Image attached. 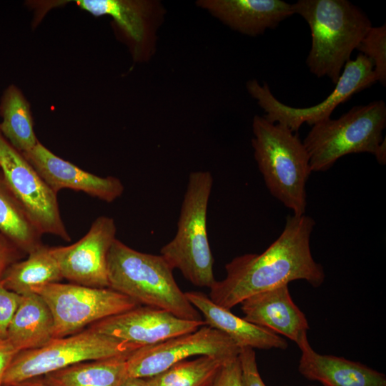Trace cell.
<instances>
[{"label": "cell", "mask_w": 386, "mask_h": 386, "mask_svg": "<svg viewBox=\"0 0 386 386\" xmlns=\"http://www.w3.org/2000/svg\"><path fill=\"white\" fill-rule=\"evenodd\" d=\"M0 232L26 254L41 247L40 232L0 172Z\"/></svg>", "instance_id": "cb8c5ba5"}, {"label": "cell", "mask_w": 386, "mask_h": 386, "mask_svg": "<svg viewBox=\"0 0 386 386\" xmlns=\"http://www.w3.org/2000/svg\"><path fill=\"white\" fill-rule=\"evenodd\" d=\"M120 386H150L145 379L138 377H127Z\"/></svg>", "instance_id": "1f68e13d"}, {"label": "cell", "mask_w": 386, "mask_h": 386, "mask_svg": "<svg viewBox=\"0 0 386 386\" xmlns=\"http://www.w3.org/2000/svg\"><path fill=\"white\" fill-rule=\"evenodd\" d=\"M298 370L324 386H386L385 375L362 363L316 352L310 344L301 350Z\"/></svg>", "instance_id": "d6986e66"}, {"label": "cell", "mask_w": 386, "mask_h": 386, "mask_svg": "<svg viewBox=\"0 0 386 386\" xmlns=\"http://www.w3.org/2000/svg\"><path fill=\"white\" fill-rule=\"evenodd\" d=\"M240 348L224 333L208 325L159 343L144 346L127 359V377L149 378L194 356H212L229 360Z\"/></svg>", "instance_id": "30bf717a"}, {"label": "cell", "mask_w": 386, "mask_h": 386, "mask_svg": "<svg viewBox=\"0 0 386 386\" xmlns=\"http://www.w3.org/2000/svg\"><path fill=\"white\" fill-rule=\"evenodd\" d=\"M294 14L307 23L312 36L306 59L310 71L335 84L354 49L372 26L365 12L347 0H299Z\"/></svg>", "instance_id": "7a4b0ae2"}, {"label": "cell", "mask_w": 386, "mask_h": 386, "mask_svg": "<svg viewBox=\"0 0 386 386\" xmlns=\"http://www.w3.org/2000/svg\"><path fill=\"white\" fill-rule=\"evenodd\" d=\"M315 225V220L305 214L288 215L280 235L262 253L237 256L225 264L226 277L215 281L209 297L230 310L254 295L295 280L320 287L325 274L311 252Z\"/></svg>", "instance_id": "6da1fadb"}, {"label": "cell", "mask_w": 386, "mask_h": 386, "mask_svg": "<svg viewBox=\"0 0 386 386\" xmlns=\"http://www.w3.org/2000/svg\"><path fill=\"white\" fill-rule=\"evenodd\" d=\"M212 185L210 172L200 170L189 174L176 234L160 250V255L172 269H179L194 286L209 289L216 281L207 229Z\"/></svg>", "instance_id": "8992f818"}, {"label": "cell", "mask_w": 386, "mask_h": 386, "mask_svg": "<svg viewBox=\"0 0 386 386\" xmlns=\"http://www.w3.org/2000/svg\"><path fill=\"white\" fill-rule=\"evenodd\" d=\"M51 312L37 294L21 296L9 324L6 340L18 351L40 347L53 338Z\"/></svg>", "instance_id": "ffe728a7"}, {"label": "cell", "mask_w": 386, "mask_h": 386, "mask_svg": "<svg viewBox=\"0 0 386 386\" xmlns=\"http://www.w3.org/2000/svg\"><path fill=\"white\" fill-rule=\"evenodd\" d=\"M26 254L0 232V281L7 269Z\"/></svg>", "instance_id": "f546056e"}, {"label": "cell", "mask_w": 386, "mask_h": 386, "mask_svg": "<svg viewBox=\"0 0 386 386\" xmlns=\"http://www.w3.org/2000/svg\"><path fill=\"white\" fill-rule=\"evenodd\" d=\"M376 81L372 61L360 53L355 59L347 62L332 93L315 106L297 108L286 105L273 95L267 83L260 84L255 79L247 81L246 86L250 96L265 112L264 117L266 119L297 132L304 123L312 126L330 118L340 104Z\"/></svg>", "instance_id": "9c48e42d"}, {"label": "cell", "mask_w": 386, "mask_h": 386, "mask_svg": "<svg viewBox=\"0 0 386 386\" xmlns=\"http://www.w3.org/2000/svg\"><path fill=\"white\" fill-rule=\"evenodd\" d=\"M22 154L56 194L63 189H69L111 203L124 192V187L117 177H102L86 172L56 156L39 142Z\"/></svg>", "instance_id": "9a60e30c"}, {"label": "cell", "mask_w": 386, "mask_h": 386, "mask_svg": "<svg viewBox=\"0 0 386 386\" xmlns=\"http://www.w3.org/2000/svg\"><path fill=\"white\" fill-rule=\"evenodd\" d=\"M19 351L7 340H0V386H3L5 373Z\"/></svg>", "instance_id": "4dcf8cb0"}, {"label": "cell", "mask_w": 386, "mask_h": 386, "mask_svg": "<svg viewBox=\"0 0 386 386\" xmlns=\"http://www.w3.org/2000/svg\"><path fill=\"white\" fill-rule=\"evenodd\" d=\"M373 64L377 81L386 85V25L371 26L357 49Z\"/></svg>", "instance_id": "484cf974"}, {"label": "cell", "mask_w": 386, "mask_h": 386, "mask_svg": "<svg viewBox=\"0 0 386 386\" xmlns=\"http://www.w3.org/2000/svg\"><path fill=\"white\" fill-rule=\"evenodd\" d=\"M109 287L139 305L166 310L181 319L201 320L160 254L139 252L117 238L107 259Z\"/></svg>", "instance_id": "3957f363"}, {"label": "cell", "mask_w": 386, "mask_h": 386, "mask_svg": "<svg viewBox=\"0 0 386 386\" xmlns=\"http://www.w3.org/2000/svg\"><path fill=\"white\" fill-rule=\"evenodd\" d=\"M240 305L247 321L289 338L300 350L310 344L308 322L292 300L288 284L254 295Z\"/></svg>", "instance_id": "2e32d148"}, {"label": "cell", "mask_w": 386, "mask_h": 386, "mask_svg": "<svg viewBox=\"0 0 386 386\" xmlns=\"http://www.w3.org/2000/svg\"><path fill=\"white\" fill-rule=\"evenodd\" d=\"M252 132L254 159L269 192L293 214H305L306 183L312 171L297 132L259 115L253 118Z\"/></svg>", "instance_id": "277c9868"}, {"label": "cell", "mask_w": 386, "mask_h": 386, "mask_svg": "<svg viewBox=\"0 0 386 386\" xmlns=\"http://www.w3.org/2000/svg\"><path fill=\"white\" fill-rule=\"evenodd\" d=\"M14 386H50L41 377L25 380Z\"/></svg>", "instance_id": "d6a6232c"}, {"label": "cell", "mask_w": 386, "mask_h": 386, "mask_svg": "<svg viewBox=\"0 0 386 386\" xmlns=\"http://www.w3.org/2000/svg\"><path fill=\"white\" fill-rule=\"evenodd\" d=\"M142 347L89 327L52 338L40 347L18 352L5 373L3 386H14L79 362L128 356Z\"/></svg>", "instance_id": "52a82bcc"}, {"label": "cell", "mask_w": 386, "mask_h": 386, "mask_svg": "<svg viewBox=\"0 0 386 386\" xmlns=\"http://www.w3.org/2000/svg\"><path fill=\"white\" fill-rule=\"evenodd\" d=\"M33 293L44 300L51 312L53 338L74 335L87 325L140 305L109 287L74 283H51L35 288Z\"/></svg>", "instance_id": "ba28073f"}, {"label": "cell", "mask_w": 386, "mask_h": 386, "mask_svg": "<svg viewBox=\"0 0 386 386\" xmlns=\"http://www.w3.org/2000/svg\"><path fill=\"white\" fill-rule=\"evenodd\" d=\"M197 4L241 34L256 36L295 14L282 0H199Z\"/></svg>", "instance_id": "e0dca14e"}, {"label": "cell", "mask_w": 386, "mask_h": 386, "mask_svg": "<svg viewBox=\"0 0 386 386\" xmlns=\"http://www.w3.org/2000/svg\"><path fill=\"white\" fill-rule=\"evenodd\" d=\"M386 105L375 100L357 105L338 119L331 117L312 125L302 141L312 172H325L342 157L355 153L373 154L386 163Z\"/></svg>", "instance_id": "5b68a950"}, {"label": "cell", "mask_w": 386, "mask_h": 386, "mask_svg": "<svg viewBox=\"0 0 386 386\" xmlns=\"http://www.w3.org/2000/svg\"><path fill=\"white\" fill-rule=\"evenodd\" d=\"M226 361L212 356H199L194 360L179 362L145 380L150 386H212L219 369Z\"/></svg>", "instance_id": "d4e9b609"}, {"label": "cell", "mask_w": 386, "mask_h": 386, "mask_svg": "<svg viewBox=\"0 0 386 386\" xmlns=\"http://www.w3.org/2000/svg\"><path fill=\"white\" fill-rule=\"evenodd\" d=\"M212 386H243L239 356L223 363Z\"/></svg>", "instance_id": "f1b7e54d"}, {"label": "cell", "mask_w": 386, "mask_h": 386, "mask_svg": "<svg viewBox=\"0 0 386 386\" xmlns=\"http://www.w3.org/2000/svg\"><path fill=\"white\" fill-rule=\"evenodd\" d=\"M203 325H206L204 320H184L162 309L139 305L96 322L89 327L144 347L194 332Z\"/></svg>", "instance_id": "5bb4252c"}, {"label": "cell", "mask_w": 386, "mask_h": 386, "mask_svg": "<svg viewBox=\"0 0 386 386\" xmlns=\"http://www.w3.org/2000/svg\"><path fill=\"white\" fill-rule=\"evenodd\" d=\"M75 3L94 16H111L130 42L136 61H147L154 54L156 33L164 16L159 1L76 0Z\"/></svg>", "instance_id": "4fadbf2b"}, {"label": "cell", "mask_w": 386, "mask_h": 386, "mask_svg": "<svg viewBox=\"0 0 386 386\" xmlns=\"http://www.w3.org/2000/svg\"><path fill=\"white\" fill-rule=\"evenodd\" d=\"M129 356L79 362L41 377L50 386H120L127 377Z\"/></svg>", "instance_id": "7402d4cb"}, {"label": "cell", "mask_w": 386, "mask_h": 386, "mask_svg": "<svg viewBox=\"0 0 386 386\" xmlns=\"http://www.w3.org/2000/svg\"><path fill=\"white\" fill-rule=\"evenodd\" d=\"M21 296L0 283V340L6 339L11 319L20 303Z\"/></svg>", "instance_id": "4316f807"}, {"label": "cell", "mask_w": 386, "mask_h": 386, "mask_svg": "<svg viewBox=\"0 0 386 386\" xmlns=\"http://www.w3.org/2000/svg\"><path fill=\"white\" fill-rule=\"evenodd\" d=\"M243 386H266L259 373L254 349L241 348L239 355Z\"/></svg>", "instance_id": "83f0119b"}, {"label": "cell", "mask_w": 386, "mask_h": 386, "mask_svg": "<svg viewBox=\"0 0 386 386\" xmlns=\"http://www.w3.org/2000/svg\"><path fill=\"white\" fill-rule=\"evenodd\" d=\"M185 295L189 302L204 317L206 325L227 335L241 349L286 350L288 344L284 338L269 330L257 326L244 317H239L230 310L224 308L206 294L189 291Z\"/></svg>", "instance_id": "ac0fdd59"}, {"label": "cell", "mask_w": 386, "mask_h": 386, "mask_svg": "<svg viewBox=\"0 0 386 386\" xmlns=\"http://www.w3.org/2000/svg\"><path fill=\"white\" fill-rule=\"evenodd\" d=\"M116 233L114 219L102 215L77 242L68 246L52 247L63 279L84 286L109 287L107 259Z\"/></svg>", "instance_id": "7c38bea8"}, {"label": "cell", "mask_w": 386, "mask_h": 386, "mask_svg": "<svg viewBox=\"0 0 386 386\" xmlns=\"http://www.w3.org/2000/svg\"><path fill=\"white\" fill-rule=\"evenodd\" d=\"M27 255L5 272L0 283L7 290L23 296L33 293L36 287L63 279L52 247L42 244Z\"/></svg>", "instance_id": "44dd1931"}, {"label": "cell", "mask_w": 386, "mask_h": 386, "mask_svg": "<svg viewBox=\"0 0 386 386\" xmlns=\"http://www.w3.org/2000/svg\"><path fill=\"white\" fill-rule=\"evenodd\" d=\"M0 172L6 184L44 234L71 240L55 193L0 132Z\"/></svg>", "instance_id": "8fae6325"}, {"label": "cell", "mask_w": 386, "mask_h": 386, "mask_svg": "<svg viewBox=\"0 0 386 386\" xmlns=\"http://www.w3.org/2000/svg\"><path fill=\"white\" fill-rule=\"evenodd\" d=\"M0 132L19 152L24 154L37 144L30 104L21 89L10 84L0 100Z\"/></svg>", "instance_id": "603a6c76"}]
</instances>
